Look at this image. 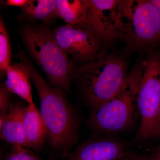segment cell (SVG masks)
<instances>
[{
	"mask_svg": "<svg viewBox=\"0 0 160 160\" xmlns=\"http://www.w3.org/2000/svg\"></svg>",
	"mask_w": 160,
	"mask_h": 160,
	"instance_id": "cb8c5ba5",
	"label": "cell"
},
{
	"mask_svg": "<svg viewBox=\"0 0 160 160\" xmlns=\"http://www.w3.org/2000/svg\"><path fill=\"white\" fill-rule=\"evenodd\" d=\"M21 37L29 53L47 75L51 86L69 91L76 66L58 44L54 32L45 26L26 25Z\"/></svg>",
	"mask_w": 160,
	"mask_h": 160,
	"instance_id": "7a4b0ae2",
	"label": "cell"
},
{
	"mask_svg": "<svg viewBox=\"0 0 160 160\" xmlns=\"http://www.w3.org/2000/svg\"><path fill=\"white\" fill-rule=\"evenodd\" d=\"M132 157L122 142L96 138L82 143L70 154L69 160H129Z\"/></svg>",
	"mask_w": 160,
	"mask_h": 160,
	"instance_id": "ba28073f",
	"label": "cell"
},
{
	"mask_svg": "<svg viewBox=\"0 0 160 160\" xmlns=\"http://www.w3.org/2000/svg\"><path fill=\"white\" fill-rule=\"evenodd\" d=\"M6 160H42L32 152L25 147L17 146L12 147V150L6 158Z\"/></svg>",
	"mask_w": 160,
	"mask_h": 160,
	"instance_id": "e0dca14e",
	"label": "cell"
},
{
	"mask_svg": "<svg viewBox=\"0 0 160 160\" xmlns=\"http://www.w3.org/2000/svg\"><path fill=\"white\" fill-rule=\"evenodd\" d=\"M151 2L156 9L160 19V0H151Z\"/></svg>",
	"mask_w": 160,
	"mask_h": 160,
	"instance_id": "7402d4cb",
	"label": "cell"
},
{
	"mask_svg": "<svg viewBox=\"0 0 160 160\" xmlns=\"http://www.w3.org/2000/svg\"><path fill=\"white\" fill-rule=\"evenodd\" d=\"M24 133L28 148L39 150L47 138V129L34 102L25 107L23 115Z\"/></svg>",
	"mask_w": 160,
	"mask_h": 160,
	"instance_id": "8fae6325",
	"label": "cell"
},
{
	"mask_svg": "<svg viewBox=\"0 0 160 160\" xmlns=\"http://www.w3.org/2000/svg\"><path fill=\"white\" fill-rule=\"evenodd\" d=\"M152 137H160V106L158 112L157 117L156 120L155 124Z\"/></svg>",
	"mask_w": 160,
	"mask_h": 160,
	"instance_id": "ffe728a7",
	"label": "cell"
},
{
	"mask_svg": "<svg viewBox=\"0 0 160 160\" xmlns=\"http://www.w3.org/2000/svg\"><path fill=\"white\" fill-rule=\"evenodd\" d=\"M120 1L89 0L91 31L100 38L109 39L118 33Z\"/></svg>",
	"mask_w": 160,
	"mask_h": 160,
	"instance_id": "9c48e42d",
	"label": "cell"
},
{
	"mask_svg": "<svg viewBox=\"0 0 160 160\" xmlns=\"http://www.w3.org/2000/svg\"><path fill=\"white\" fill-rule=\"evenodd\" d=\"M138 102L141 123L137 138L148 139L153 137L160 106V57L144 62Z\"/></svg>",
	"mask_w": 160,
	"mask_h": 160,
	"instance_id": "8992f818",
	"label": "cell"
},
{
	"mask_svg": "<svg viewBox=\"0 0 160 160\" xmlns=\"http://www.w3.org/2000/svg\"><path fill=\"white\" fill-rule=\"evenodd\" d=\"M28 2L27 0H7L6 2V6L21 7L23 8Z\"/></svg>",
	"mask_w": 160,
	"mask_h": 160,
	"instance_id": "d6986e66",
	"label": "cell"
},
{
	"mask_svg": "<svg viewBox=\"0 0 160 160\" xmlns=\"http://www.w3.org/2000/svg\"><path fill=\"white\" fill-rule=\"evenodd\" d=\"M91 14L89 0H57V16L67 24L91 31Z\"/></svg>",
	"mask_w": 160,
	"mask_h": 160,
	"instance_id": "30bf717a",
	"label": "cell"
},
{
	"mask_svg": "<svg viewBox=\"0 0 160 160\" xmlns=\"http://www.w3.org/2000/svg\"><path fill=\"white\" fill-rule=\"evenodd\" d=\"M145 160H160V145L151 157L145 158Z\"/></svg>",
	"mask_w": 160,
	"mask_h": 160,
	"instance_id": "44dd1931",
	"label": "cell"
},
{
	"mask_svg": "<svg viewBox=\"0 0 160 160\" xmlns=\"http://www.w3.org/2000/svg\"><path fill=\"white\" fill-rule=\"evenodd\" d=\"M1 138L5 142L12 147L18 145L14 109L12 104L10 110L2 124H0Z\"/></svg>",
	"mask_w": 160,
	"mask_h": 160,
	"instance_id": "9a60e30c",
	"label": "cell"
},
{
	"mask_svg": "<svg viewBox=\"0 0 160 160\" xmlns=\"http://www.w3.org/2000/svg\"><path fill=\"white\" fill-rule=\"evenodd\" d=\"M11 47L8 31L3 20L0 21V70L1 75L6 73L10 66Z\"/></svg>",
	"mask_w": 160,
	"mask_h": 160,
	"instance_id": "5bb4252c",
	"label": "cell"
},
{
	"mask_svg": "<svg viewBox=\"0 0 160 160\" xmlns=\"http://www.w3.org/2000/svg\"><path fill=\"white\" fill-rule=\"evenodd\" d=\"M144 62L132 69L121 90L112 98L92 109L88 119L89 127L100 132L123 131L133 124L138 112V93Z\"/></svg>",
	"mask_w": 160,
	"mask_h": 160,
	"instance_id": "277c9868",
	"label": "cell"
},
{
	"mask_svg": "<svg viewBox=\"0 0 160 160\" xmlns=\"http://www.w3.org/2000/svg\"><path fill=\"white\" fill-rule=\"evenodd\" d=\"M53 32L59 46L76 62L85 64L102 53L100 38L91 31L67 24Z\"/></svg>",
	"mask_w": 160,
	"mask_h": 160,
	"instance_id": "52a82bcc",
	"label": "cell"
},
{
	"mask_svg": "<svg viewBox=\"0 0 160 160\" xmlns=\"http://www.w3.org/2000/svg\"><path fill=\"white\" fill-rule=\"evenodd\" d=\"M10 92L4 85H2L0 89V116H6L10 110L12 103H10Z\"/></svg>",
	"mask_w": 160,
	"mask_h": 160,
	"instance_id": "ac0fdd59",
	"label": "cell"
},
{
	"mask_svg": "<svg viewBox=\"0 0 160 160\" xmlns=\"http://www.w3.org/2000/svg\"><path fill=\"white\" fill-rule=\"evenodd\" d=\"M23 12L33 20L49 22L57 16L56 0H29Z\"/></svg>",
	"mask_w": 160,
	"mask_h": 160,
	"instance_id": "4fadbf2b",
	"label": "cell"
},
{
	"mask_svg": "<svg viewBox=\"0 0 160 160\" xmlns=\"http://www.w3.org/2000/svg\"><path fill=\"white\" fill-rule=\"evenodd\" d=\"M12 106L14 111L18 145L23 147H28L24 133L23 122V112L25 106L19 102L12 103Z\"/></svg>",
	"mask_w": 160,
	"mask_h": 160,
	"instance_id": "2e32d148",
	"label": "cell"
},
{
	"mask_svg": "<svg viewBox=\"0 0 160 160\" xmlns=\"http://www.w3.org/2000/svg\"><path fill=\"white\" fill-rule=\"evenodd\" d=\"M129 160H145V158L137 156H132Z\"/></svg>",
	"mask_w": 160,
	"mask_h": 160,
	"instance_id": "603a6c76",
	"label": "cell"
},
{
	"mask_svg": "<svg viewBox=\"0 0 160 160\" xmlns=\"http://www.w3.org/2000/svg\"><path fill=\"white\" fill-rule=\"evenodd\" d=\"M18 57L37 90L40 112L47 129L49 144L56 150L67 153L78 138L76 111L66 99L64 92L46 82L25 53L20 52Z\"/></svg>",
	"mask_w": 160,
	"mask_h": 160,
	"instance_id": "6da1fadb",
	"label": "cell"
},
{
	"mask_svg": "<svg viewBox=\"0 0 160 160\" xmlns=\"http://www.w3.org/2000/svg\"><path fill=\"white\" fill-rule=\"evenodd\" d=\"M133 42L145 44L160 38V19L151 1H120L118 33Z\"/></svg>",
	"mask_w": 160,
	"mask_h": 160,
	"instance_id": "5b68a950",
	"label": "cell"
},
{
	"mask_svg": "<svg viewBox=\"0 0 160 160\" xmlns=\"http://www.w3.org/2000/svg\"><path fill=\"white\" fill-rule=\"evenodd\" d=\"M126 63L115 55L102 53L95 59L76 66L74 79L92 109L106 103L121 90L127 78Z\"/></svg>",
	"mask_w": 160,
	"mask_h": 160,
	"instance_id": "3957f363",
	"label": "cell"
},
{
	"mask_svg": "<svg viewBox=\"0 0 160 160\" xmlns=\"http://www.w3.org/2000/svg\"><path fill=\"white\" fill-rule=\"evenodd\" d=\"M4 86L10 92L17 95L29 104L33 103L30 78L21 62L10 65L6 72Z\"/></svg>",
	"mask_w": 160,
	"mask_h": 160,
	"instance_id": "7c38bea8",
	"label": "cell"
}]
</instances>
